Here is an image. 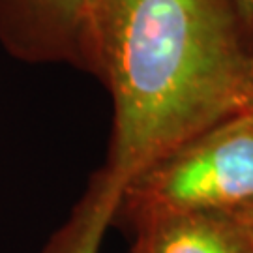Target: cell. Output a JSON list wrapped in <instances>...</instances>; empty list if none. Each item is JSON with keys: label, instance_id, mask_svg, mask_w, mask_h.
<instances>
[{"label": "cell", "instance_id": "cell-3", "mask_svg": "<svg viewBox=\"0 0 253 253\" xmlns=\"http://www.w3.org/2000/svg\"><path fill=\"white\" fill-rule=\"evenodd\" d=\"M135 223L131 253H253V236L233 212H167Z\"/></svg>", "mask_w": 253, "mask_h": 253}, {"label": "cell", "instance_id": "cell-2", "mask_svg": "<svg viewBox=\"0 0 253 253\" xmlns=\"http://www.w3.org/2000/svg\"><path fill=\"white\" fill-rule=\"evenodd\" d=\"M248 205H253V105L152 165L120 199L133 221L167 212H235Z\"/></svg>", "mask_w": 253, "mask_h": 253}, {"label": "cell", "instance_id": "cell-4", "mask_svg": "<svg viewBox=\"0 0 253 253\" xmlns=\"http://www.w3.org/2000/svg\"><path fill=\"white\" fill-rule=\"evenodd\" d=\"M88 0H27L28 27L40 34V49L83 53Z\"/></svg>", "mask_w": 253, "mask_h": 253}, {"label": "cell", "instance_id": "cell-1", "mask_svg": "<svg viewBox=\"0 0 253 253\" xmlns=\"http://www.w3.org/2000/svg\"><path fill=\"white\" fill-rule=\"evenodd\" d=\"M233 0H88L83 53L107 83V165L81 221L103 231L126 188L253 105V56Z\"/></svg>", "mask_w": 253, "mask_h": 253}, {"label": "cell", "instance_id": "cell-5", "mask_svg": "<svg viewBox=\"0 0 253 253\" xmlns=\"http://www.w3.org/2000/svg\"><path fill=\"white\" fill-rule=\"evenodd\" d=\"M236 15L240 19V25L253 27V0H233Z\"/></svg>", "mask_w": 253, "mask_h": 253}, {"label": "cell", "instance_id": "cell-6", "mask_svg": "<svg viewBox=\"0 0 253 253\" xmlns=\"http://www.w3.org/2000/svg\"><path fill=\"white\" fill-rule=\"evenodd\" d=\"M233 214L244 223L246 229H248L253 236V205H248V207H244V208H238V210H235Z\"/></svg>", "mask_w": 253, "mask_h": 253}]
</instances>
